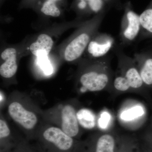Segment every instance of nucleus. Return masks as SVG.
<instances>
[{
    "mask_svg": "<svg viewBox=\"0 0 152 152\" xmlns=\"http://www.w3.org/2000/svg\"><path fill=\"white\" fill-rule=\"evenodd\" d=\"M50 1H52L56 3L57 2L59 1H61V0H50Z\"/></svg>",
    "mask_w": 152,
    "mask_h": 152,
    "instance_id": "5701e85b",
    "label": "nucleus"
},
{
    "mask_svg": "<svg viewBox=\"0 0 152 152\" xmlns=\"http://www.w3.org/2000/svg\"><path fill=\"white\" fill-rule=\"evenodd\" d=\"M137 65L140 67V72L144 83L152 85V54L136 53L133 57Z\"/></svg>",
    "mask_w": 152,
    "mask_h": 152,
    "instance_id": "1a4fd4ad",
    "label": "nucleus"
},
{
    "mask_svg": "<svg viewBox=\"0 0 152 152\" xmlns=\"http://www.w3.org/2000/svg\"><path fill=\"white\" fill-rule=\"evenodd\" d=\"M144 114L143 109L140 106H137L123 112L121 114V118L125 121H131Z\"/></svg>",
    "mask_w": 152,
    "mask_h": 152,
    "instance_id": "dca6fc26",
    "label": "nucleus"
},
{
    "mask_svg": "<svg viewBox=\"0 0 152 152\" xmlns=\"http://www.w3.org/2000/svg\"><path fill=\"white\" fill-rule=\"evenodd\" d=\"M108 57L97 59L94 69L82 74L80 81L84 88L94 92L102 91L107 87L110 81L107 72Z\"/></svg>",
    "mask_w": 152,
    "mask_h": 152,
    "instance_id": "f03ea898",
    "label": "nucleus"
},
{
    "mask_svg": "<svg viewBox=\"0 0 152 152\" xmlns=\"http://www.w3.org/2000/svg\"><path fill=\"white\" fill-rule=\"evenodd\" d=\"M15 49L10 48L6 49L1 54V58L5 61L0 67V74L6 78L12 77L18 70Z\"/></svg>",
    "mask_w": 152,
    "mask_h": 152,
    "instance_id": "9d476101",
    "label": "nucleus"
},
{
    "mask_svg": "<svg viewBox=\"0 0 152 152\" xmlns=\"http://www.w3.org/2000/svg\"><path fill=\"white\" fill-rule=\"evenodd\" d=\"M116 55L119 64L124 71V75L127 80L131 88H141L143 82L134 58L126 55L121 50H117Z\"/></svg>",
    "mask_w": 152,
    "mask_h": 152,
    "instance_id": "39448f33",
    "label": "nucleus"
},
{
    "mask_svg": "<svg viewBox=\"0 0 152 152\" xmlns=\"http://www.w3.org/2000/svg\"><path fill=\"white\" fill-rule=\"evenodd\" d=\"M142 38L152 37V1L149 5L140 15Z\"/></svg>",
    "mask_w": 152,
    "mask_h": 152,
    "instance_id": "f8f14e48",
    "label": "nucleus"
},
{
    "mask_svg": "<svg viewBox=\"0 0 152 152\" xmlns=\"http://www.w3.org/2000/svg\"><path fill=\"white\" fill-rule=\"evenodd\" d=\"M53 45V41L50 36L46 34H42L38 37L37 40L30 45V50L37 57L42 53L48 55Z\"/></svg>",
    "mask_w": 152,
    "mask_h": 152,
    "instance_id": "9b49d317",
    "label": "nucleus"
},
{
    "mask_svg": "<svg viewBox=\"0 0 152 152\" xmlns=\"http://www.w3.org/2000/svg\"><path fill=\"white\" fill-rule=\"evenodd\" d=\"M48 55L45 53L40 54L37 57L39 66L45 73L47 75L52 74L53 68L48 58Z\"/></svg>",
    "mask_w": 152,
    "mask_h": 152,
    "instance_id": "f3484780",
    "label": "nucleus"
},
{
    "mask_svg": "<svg viewBox=\"0 0 152 152\" xmlns=\"http://www.w3.org/2000/svg\"><path fill=\"white\" fill-rule=\"evenodd\" d=\"M121 22L120 41L124 45H128L135 40L141 30L140 15L132 8L130 2L125 4Z\"/></svg>",
    "mask_w": 152,
    "mask_h": 152,
    "instance_id": "7ed1b4c3",
    "label": "nucleus"
},
{
    "mask_svg": "<svg viewBox=\"0 0 152 152\" xmlns=\"http://www.w3.org/2000/svg\"><path fill=\"white\" fill-rule=\"evenodd\" d=\"M26 152V151H20V152Z\"/></svg>",
    "mask_w": 152,
    "mask_h": 152,
    "instance_id": "b1692460",
    "label": "nucleus"
},
{
    "mask_svg": "<svg viewBox=\"0 0 152 152\" xmlns=\"http://www.w3.org/2000/svg\"><path fill=\"white\" fill-rule=\"evenodd\" d=\"M105 12L97 15L91 24L82 29L66 47L64 58L68 62L73 61L80 58L86 50L92 38L97 33L104 16Z\"/></svg>",
    "mask_w": 152,
    "mask_h": 152,
    "instance_id": "f257e3e1",
    "label": "nucleus"
},
{
    "mask_svg": "<svg viewBox=\"0 0 152 152\" xmlns=\"http://www.w3.org/2000/svg\"><path fill=\"white\" fill-rule=\"evenodd\" d=\"M10 131L8 126L5 121L2 119L0 120V138L4 140L10 136Z\"/></svg>",
    "mask_w": 152,
    "mask_h": 152,
    "instance_id": "6ab92c4d",
    "label": "nucleus"
},
{
    "mask_svg": "<svg viewBox=\"0 0 152 152\" xmlns=\"http://www.w3.org/2000/svg\"><path fill=\"white\" fill-rule=\"evenodd\" d=\"M78 3L77 4L78 8L81 11L86 10L87 9L89 8L88 4V1H77Z\"/></svg>",
    "mask_w": 152,
    "mask_h": 152,
    "instance_id": "412c9836",
    "label": "nucleus"
},
{
    "mask_svg": "<svg viewBox=\"0 0 152 152\" xmlns=\"http://www.w3.org/2000/svg\"><path fill=\"white\" fill-rule=\"evenodd\" d=\"M110 115L106 112H104L101 115V118L99 120V124L100 127L102 129H104L107 126L109 121L110 120Z\"/></svg>",
    "mask_w": 152,
    "mask_h": 152,
    "instance_id": "aec40b11",
    "label": "nucleus"
},
{
    "mask_svg": "<svg viewBox=\"0 0 152 152\" xmlns=\"http://www.w3.org/2000/svg\"><path fill=\"white\" fill-rule=\"evenodd\" d=\"M115 45V39L110 34L96 33L92 38L86 50L92 58L99 59L107 56Z\"/></svg>",
    "mask_w": 152,
    "mask_h": 152,
    "instance_id": "20e7f679",
    "label": "nucleus"
},
{
    "mask_svg": "<svg viewBox=\"0 0 152 152\" xmlns=\"http://www.w3.org/2000/svg\"><path fill=\"white\" fill-rule=\"evenodd\" d=\"M113 85L116 89L121 91H125L131 88L127 80L124 75L117 77L114 80Z\"/></svg>",
    "mask_w": 152,
    "mask_h": 152,
    "instance_id": "a211bd4d",
    "label": "nucleus"
},
{
    "mask_svg": "<svg viewBox=\"0 0 152 152\" xmlns=\"http://www.w3.org/2000/svg\"><path fill=\"white\" fill-rule=\"evenodd\" d=\"M42 137L46 143L59 152L69 151L73 146L72 138L56 127H50L46 129L43 133Z\"/></svg>",
    "mask_w": 152,
    "mask_h": 152,
    "instance_id": "423d86ee",
    "label": "nucleus"
},
{
    "mask_svg": "<svg viewBox=\"0 0 152 152\" xmlns=\"http://www.w3.org/2000/svg\"><path fill=\"white\" fill-rule=\"evenodd\" d=\"M105 2H111L113 1L114 0H104Z\"/></svg>",
    "mask_w": 152,
    "mask_h": 152,
    "instance_id": "4be33fe9",
    "label": "nucleus"
},
{
    "mask_svg": "<svg viewBox=\"0 0 152 152\" xmlns=\"http://www.w3.org/2000/svg\"><path fill=\"white\" fill-rule=\"evenodd\" d=\"M61 128L63 132L68 136L74 137L79 132V123L77 113L72 106L67 105L61 111Z\"/></svg>",
    "mask_w": 152,
    "mask_h": 152,
    "instance_id": "6e6552de",
    "label": "nucleus"
},
{
    "mask_svg": "<svg viewBox=\"0 0 152 152\" xmlns=\"http://www.w3.org/2000/svg\"><path fill=\"white\" fill-rule=\"evenodd\" d=\"M77 118L79 124L86 129H92L96 125L95 115L90 110L87 109H80L77 113Z\"/></svg>",
    "mask_w": 152,
    "mask_h": 152,
    "instance_id": "ddd939ff",
    "label": "nucleus"
},
{
    "mask_svg": "<svg viewBox=\"0 0 152 152\" xmlns=\"http://www.w3.org/2000/svg\"><path fill=\"white\" fill-rule=\"evenodd\" d=\"M115 140L110 135L104 134L98 140L95 152H114Z\"/></svg>",
    "mask_w": 152,
    "mask_h": 152,
    "instance_id": "4468645a",
    "label": "nucleus"
},
{
    "mask_svg": "<svg viewBox=\"0 0 152 152\" xmlns=\"http://www.w3.org/2000/svg\"><path fill=\"white\" fill-rule=\"evenodd\" d=\"M8 113L15 121L26 129H32L37 123L35 114L27 110L18 102H13L9 105Z\"/></svg>",
    "mask_w": 152,
    "mask_h": 152,
    "instance_id": "0eeeda50",
    "label": "nucleus"
},
{
    "mask_svg": "<svg viewBox=\"0 0 152 152\" xmlns=\"http://www.w3.org/2000/svg\"><path fill=\"white\" fill-rule=\"evenodd\" d=\"M41 11L47 16L53 17L59 16L61 12L57 7L56 3L50 0H46L44 3Z\"/></svg>",
    "mask_w": 152,
    "mask_h": 152,
    "instance_id": "2eb2a0df",
    "label": "nucleus"
}]
</instances>
